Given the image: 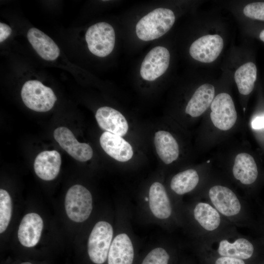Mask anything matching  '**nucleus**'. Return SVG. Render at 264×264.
Returning <instances> with one entry per match:
<instances>
[{"label": "nucleus", "instance_id": "obj_1", "mask_svg": "<svg viewBox=\"0 0 264 264\" xmlns=\"http://www.w3.org/2000/svg\"><path fill=\"white\" fill-rule=\"evenodd\" d=\"M181 213L182 229L192 244L210 240L235 226L208 201L201 198H194L191 201H183Z\"/></svg>", "mask_w": 264, "mask_h": 264}, {"label": "nucleus", "instance_id": "obj_2", "mask_svg": "<svg viewBox=\"0 0 264 264\" xmlns=\"http://www.w3.org/2000/svg\"><path fill=\"white\" fill-rule=\"evenodd\" d=\"M137 211L148 223L156 224L169 232L182 229L181 209L162 182H152L139 198Z\"/></svg>", "mask_w": 264, "mask_h": 264}, {"label": "nucleus", "instance_id": "obj_3", "mask_svg": "<svg viewBox=\"0 0 264 264\" xmlns=\"http://www.w3.org/2000/svg\"><path fill=\"white\" fill-rule=\"evenodd\" d=\"M195 198L208 201L237 228L250 227L252 224L246 202L227 185L220 183L210 185L200 196Z\"/></svg>", "mask_w": 264, "mask_h": 264}, {"label": "nucleus", "instance_id": "obj_4", "mask_svg": "<svg viewBox=\"0 0 264 264\" xmlns=\"http://www.w3.org/2000/svg\"><path fill=\"white\" fill-rule=\"evenodd\" d=\"M130 209L120 203L116 214L113 240L108 256V264H133L137 240L133 232Z\"/></svg>", "mask_w": 264, "mask_h": 264}, {"label": "nucleus", "instance_id": "obj_5", "mask_svg": "<svg viewBox=\"0 0 264 264\" xmlns=\"http://www.w3.org/2000/svg\"><path fill=\"white\" fill-rule=\"evenodd\" d=\"M192 244L198 250L245 261L251 258L255 250L254 242L240 233L236 226L210 240Z\"/></svg>", "mask_w": 264, "mask_h": 264}, {"label": "nucleus", "instance_id": "obj_6", "mask_svg": "<svg viewBox=\"0 0 264 264\" xmlns=\"http://www.w3.org/2000/svg\"><path fill=\"white\" fill-rule=\"evenodd\" d=\"M175 22V16L171 10L156 8L138 22L135 27L136 35L144 41L156 39L166 33Z\"/></svg>", "mask_w": 264, "mask_h": 264}, {"label": "nucleus", "instance_id": "obj_7", "mask_svg": "<svg viewBox=\"0 0 264 264\" xmlns=\"http://www.w3.org/2000/svg\"><path fill=\"white\" fill-rule=\"evenodd\" d=\"M111 222L105 220L96 222L89 235L87 248L90 261L95 264H103L108 259L114 235Z\"/></svg>", "mask_w": 264, "mask_h": 264}, {"label": "nucleus", "instance_id": "obj_8", "mask_svg": "<svg viewBox=\"0 0 264 264\" xmlns=\"http://www.w3.org/2000/svg\"><path fill=\"white\" fill-rule=\"evenodd\" d=\"M65 206L67 216L71 220L84 222L88 219L93 210L92 195L84 186L74 185L66 194Z\"/></svg>", "mask_w": 264, "mask_h": 264}, {"label": "nucleus", "instance_id": "obj_9", "mask_svg": "<svg viewBox=\"0 0 264 264\" xmlns=\"http://www.w3.org/2000/svg\"><path fill=\"white\" fill-rule=\"evenodd\" d=\"M21 96L25 105L38 112L50 110L57 100L53 91L37 80H29L23 85Z\"/></svg>", "mask_w": 264, "mask_h": 264}, {"label": "nucleus", "instance_id": "obj_10", "mask_svg": "<svg viewBox=\"0 0 264 264\" xmlns=\"http://www.w3.org/2000/svg\"><path fill=\"white\" fill-rule=\"evenodd\" d=\"M115 38L113 28L105 22H99L90 26L85 35L90 52L100 57H106L112 52Z\"/></svg>", "mask_w": 264, "mask_h": 264}, {"label": "nucleus", "instance_id": "obj_11", "mask_svg": "<svg viewBox=\"0 0 264 264\" xmlns=\"http://www.w3.org/2000/svg\"><path fill=\"white\" fill-rule=\"evenodd\" d=\"M210 118L213 125L222 131H227L235 125L237 113L231 96L225 92L218 94L211 104Z\"/></svg>", "mask_w": 264, "mask_h": 264}, {"label": "nucleus", "instance_id": "obj_12", "mask_svg": "<svg viewBox=\"0 0 264 264\" xmlns=\"http://www.w3.org/2000/svg\"><path fill=\"white\" fill-rule=\"evenodd\" d=\"M170 54L165 47L157 46L151 49L143 59L140 73L142 78L152 81L161 76L169 66Z\"/></svg>", "mask_w": 264, "mask_h": 264}, {"label": "nucleus", "instance_id": "obj_13", "mask_svg": "<svg viewBox=\"0 0 264 264\" xmlns=\"http://www.w3.org/2000/svg\"><path fill=\"white\" fill-rule=\"evenodd\" d=\"M200 181L199 173L193 168L180 171L171 177L169 185V192L181 209L183 197L195 191Z\"/></svg>", "mask_w": 264, "mask_h": 264}, {"label": "nucleus", "instance_id": "obj_14", "mask_svg": "<svg viewBox=\"0 0 264 264\" xmlns=\"http://www.w3.org/2000/svg\"><path fill=\"white\" fill-rule=\"evenodd\" d=\"M223 47L222 38L218 34L203 36L191 45L189 53L195 60L205 63L217 59Z\"/></svg>", "mask_w": 264, "mask_h": 264}, {"label": "nucleus", "instance_id": "obj_15", "mask_svg": "<svg viewBox=\"0 0 264 264\" xmlns=\"http://www.w3.org/2000/svg\"><path fill=\"white\" fill-rule=\"evenodd\" d=\"M53 136L61 147L77 161L85 162L92 158V148L87 143L79 142L67 128L60 127L56 128L54 131Z\"/></svg>", "mask_w": 264, "mask_h": 264}, {"label": "nucleus", "instance_id": "obj_16", "mask_svg": "<svg viewBox=\"0 0 264 264\" xmlns=\"http://www.w3.org/2000/svg\"><path fill=\"white\" fill-rule=\"evenodd\" d=\"M95 118L99 127L106 132L122 136L128 131L126 119L113 108L106 106L99 108L96 112Z\"/></svg>", "mask_w": 264, "mask_h": 264}, {"label": "nucleus", "instance_id": "obj_17", "mask_svg": "<svg viewBox=\"0 0 264 264\" xmlns=\"http://www.w3.org/2000/svg\"><path fill=\"white\" fill-rule=\"evenodd\" d=\"M44 227L41 216L35 213L26 214L22 219L18 231L20 242L24 246L32 247L39 242Z\"/></svg>", "mask_w": 264, "mask_h": 264}, {"label": "nucleus", "instance_id": "obj_18", "mask_svg": "<svg viewBox=\"0 0 264 264\" xmlns=\"http://www.w3.org/2000/svg\"><path fill=\"white\" fill-rule=\"evenodd\" d=\"M234 178L242 186H249L257 180L259 172L254 158L246 153L238 154L232 169Z\"/></svg>", "mask_w": 264, "mask_h": 264}, {"label": "nucleus", "instance_id": "obj_19", "mask_svg": "<svg viewBox=\"0 0 264 264\" xmlns=\"http://www.w3.org/2000/svg\"><path fill=\"white\" fill-rule=\"evenodd\" d=\"M100 143L106 153L118 161L127 162L133 156L132 146L120 136L104 132L100 137Z\"/></svg>", "mask_w": 264, "mask_h": 264}, {"label": "nucleus", "instance_id": "obj_20", "mask_svg": "<svg viewBox=\"0 0 264 264\" xmlns=\"http://www.w3.org/2000/svg\"><path fill=\"white\" fill-rule=\"evenodd\" d=\"M61 165L60 153L55 150L44 151L35 158L34 169L37 176L43 180L49 181L58 176Z\"/></svg>", "mask_w": 264, "mask_h": 264}, {"label": "nucleus", "instance_id": "obj_21", "mask_svg": "<svg viewBox=\"0 0 264 264\" xmlns=\"http://www.w3.org/2000/svg\"><path fill=\"white\" fill-rule=\"evenodd\" d=\"M27 39L39 55L46 61H54L60 55V49L55 43L39 29L30 28Z\"/></svg>", "mask_w": 264, "mask_h": 264}, {"label": "nucleus", "instance_id": "obj_22", "mask_svg": "<svg viewBox=\"0 0 264 264\" xmlns=\"http://www.w3.org/2000/svg\"><path fill=\"white\" fill-rule=\"evenodd\" d=\"M215 96V88L204 84L195 91L185 108V112L193 117L203 114L211 105Z\"/></svg>", "mask_w": 264, "mask_h": 264}, {"label": "nucleus", "instance_id": "obj_23", "mask_svg": "<svg viewBox=\"0 0 264 264\" xmlns=\"http://www.w3.org/2000/svg\"><path fill=\"white\" fill-rule=\"evenodd\" d=\"M154 143L158 155L165 164H170L178 158L179 154L178 143L169 132H156L154 134Z\"/></svg>", "mask_w": 264, "mask_h": 264}, {"label": "nucleus", "instance_id": "obj_24", "mask_svg": "<svg viewBox=\"0 0 264 264\" xmlns=\"http://www.w3.org/2000/svg\"><path fill=\"white\" fill-rule=\"evenodd\" d=\"M257 73L256 66L252 62L246 63L236 70L234 79L241 94L247 95L252 92L256 80Z\"/></svg>", "mask_w": 264, "mask_h": 264}, {"label": "nucleus", "instance_id": "obj_25", "mask_svg": "<svg viewBox=\"0 0 264 264\" xmlns=\"http://www.w3.org/2000/svg\"><path fill=\"white\" fill-rule=\"evenodd\" d=\"M173 242L164 241L152 247L147 253L140 264H170Z\"/></svg>", "mask_w": 264, "mask_h": 264}, {"label": "nucleus", "instance_id": "obj_26", "mask_svg": "<svg viewBox=\"0 0 264 264\" xmlns=\"http://www.w3.org/2000/svg\"><path fill=\"white\" fill-rule=\"evenodd\" d=\"M12 212L11 197L6 190L0 189V233L4 232L10 222Z\"/></svg>", "mask_w": 264, "mask_h": 264}, {"label": "nucleus", "instance_id": "obj_27", "mask_svg": "<svg viewBox=\"0 0 264 264\" xmlns=\"http://www.w3.org/2000/svg\"><path fill=\"white\" fill-rule=\"evenodd\" d=\"M244 15L252 19L264 21V2H255L246 5L243 8Z\"/></svg>", "mask_w": 264, "mask_h": 264}, {"label": "nucleus", "instance_id": "obj_28", "mask_svg": "<svg viewBox=\"0 0 264 264\" xmlns=\"http://www.w3.org/2000/svg\"><path fill=\"white\" fill-rule=\"evenodd\" d=\"M217 256V257L214 258L213 264H246L245 260L242 259Z\"/></svg>", "mask_w": 264, "mask_h": 264}, {"label": "nucleus", "instance_id": "obj_29", "mask_svg": "<svg viewBox=\"0 0 264 264\" xmlns=\"http://www.w3.org/2000/svg\"><path fill=\"white\" fill-rule=\"evenodd\" d=\"M12 29L7 24L0 23V42L2 43L11 34Z\"/></svg>", "mask_w": 264, "mask_h": 264}, {"label": "nucleus", "instance_id": "obj_30", "mask_svg": "<svg viewBox=\"0 0 264 264\" xmlns=\"http://www.w3.org/2000/svg\"><path fill=\"white\" fill-rule=\"evenodd\" d=\"M251 125L254 129L264 128V116L256 117L252 121Z\"/></svg>", "mask_w": 264, "mask_h": 264}, {"label": "nucleus", "instance_id": "obj_31", "mask_svg": "<svg viewBox=\"0 0 264 264\" xmlns=\"http://www.w3.org/2000/svg\"><path fill=\"white\" fill-rule=\"evenodd\" d=\"M259 38L262 41L264 42V29L260 33Z\"/></svg>", "mask_w": 264, "mask_h": 264}, {"label": "nucleus", "instance_id": "obj_32", "mask_svg": "<svg viewBox=\"0 0 264 264\" xmlns=\"http://www.w3.org/2000/svg\"><path fill=\"white\" fill-rule=\"evenodd\" d=\"M21 264H32L31 263H29V262H24V263H22Z\"/></svg>", "mask_w": 264, "mask_h": 264}]
</instances>
